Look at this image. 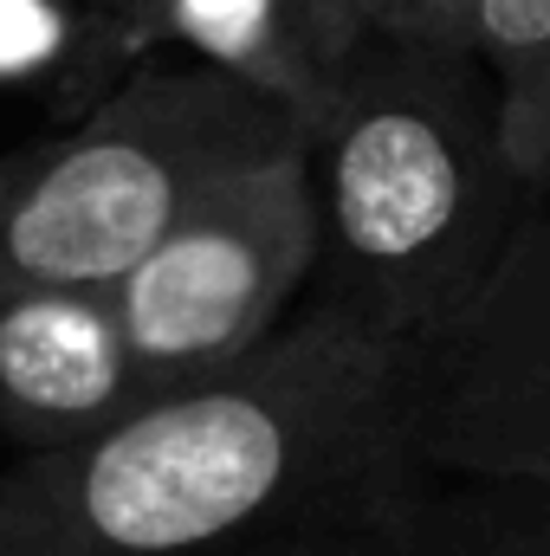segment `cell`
<instances>
[{
  "label": "cell",
  "mask_w": 550,
  "mask_h": 556,
  "mask_svg": "<svg viewBox=\"0 0 550 556\" xmlns=\"http://www.w3.org/2000/svg\"><path fill=\"white\" fill-rule=\"evenodd\" d=\"M402 453L414 472L550 485V201L486 285L409 343Z\"/></svg>",
  "instance_id": "5"
},
{
  "label": "cell",
  "mask_w": 550,
  "mask_h": 556,
  "mask_svg": "<svg viewBox=\"0 0 550 556\" xmlns=\"http://www.w3.org/2000/svg\"><path fill=\"white\" fill-rule=\"evenodd\" d=\"M409 343L304 304L266 350L0 472V556H260L409 472Z\"/></svg>",
  "instance_id": "1"
},
{
  "label": "cell",
  "mask_w": 550,
  "mask_h": 556,
  "mask_svg": "<svg viewBox=\"0 0 550 556\" xmlns=\"http://www.w3.org/2000/svg\"><path fill=\"white\" fill-rule=\"evenodd\" d=\"M370 518L396 556H550V485L545 479H447L396 472Z\"/></svg>",
  "instance_id": "8"
},
{
  "label": "cell",
  "mask_w": 550,
  "mask_h": 556,
  "mask_svg": "<svg viewBox=\"0 0 550 556\" xmlns=\"http://www.w3.org/2000/svg\"><path fill=\"white\" fill-rule=\"evenodd\" d=\"M85 7L72 0H0V85L72 65Z\"/></svg>",
  "instance_id": "10"
},
{
  "label": "cell",
  "mask_w": 550,
  "mask_h": 556,
  "mask_svg": "<svg viewBox=\"0 0 550 556\" xmlns=\"http://www.w3.org/2000/svg\"><path fill=\"white\" fill-rule=\"evenodd\" d=\"M298 142L253 85L149 59L72 130L0 155V278L117 285L208 188Z\"/></svg>",
  "instance_id": "3"
},
{
  "label": "cell",
  "mask_w": 550,
  "mask_h": 556,
  "mask_svg": "<svg viewBox=\"0 0 550 556\" xmlns=\"http://www.w3.org/2000/svg\"><path fill=\"white\" fill-rule=\"evenodd\" d=\"M473 59L499 91L512 168L550 201V0H473Z\"/></svg>",
  "instance_id": "9"
},
{
  "label": "cell",
  "mask_w": 550,
  "mask_h": 556,
  "mask_svg": "<svg viewBox=\"0 0 550 556\" xmlns=\"http://www.w3.org/2000/svg\"><path fill=\"white\" fill-rule=\"evenodd\" d=\"M376 33L473 52V0H357Z\"/></svg>",
  "instance_id": "12"
},
{
  "label": "cell",
  "mask_w": 550,
  "mask_h": 556,
  "mask_svg": "<svg viewBox=\"0 0 550 556\" xmlns=\"http://www.w3.org/2000/svg\"><path fill=\"white\" fill-rule=\"evenodd\" d=\"M304 162L324 260L304 304L421 343L499 266L545 194L512 168L499 91L460 46L370 33L317 124Z\"/></svg>",
  "instance_id": "2"
},
{
  "label": "cell",
  "mask_w": 550,
  "mask_h": 556,
  "mask_svg": "<svg viewBox=\"0 0 550 556\" xmlns=\"http://www.w3.org/2000/svg\"><path fill=\"white\" fill-rule=\"evenodd\" d=\"M370 498H376V492H370ZM370 498L350 505V511H324V518L285 531V538H273L260 556H396V544L383 538V525L370 518Z\"/></svg>",
  "instance_id": "11"
},
{
  "label": "cell",
  "mask_w": 550,
  "mask_h": 556,
  "mask_svg": "<svg viewBox=\"0 0 550 556\" xmlns=\"http://www.w3.org/2000/svg\"><path fill=\"white\" fill-rule=\"evenodd\" d=\"M324 260V220L304 142L208 188L111 285L117 324L149 395L240 369L304 311Z\"/></svg>",
  "instance_id": "4"
},
{
  "label": "cell",
  "mask_w": 550,
  "mask_h": 556,
  "mask_svg": "<svg viewBox=\"0 0 550 556\" xmlns=\"http://www.w3.org/2000/svg\"><path fill=\"white\" fill-rule=\"evenodd\" d=\"M370 33L357 0H91L59 98L91 111L155 52H188V65L253 85L311 130Z\"/></svg>",
  "instance_id": "6"
},
{
  "label": "cell",
  "mask_w": 550,
  "mask_h": 556,
  "mask_svg": "<svg viewBox=\"0 0 550 556\" xmlns=\"http://www.w3.org/2000/svg\"><path fill=\"white\" fill-rule=\"evenodd\" d=\"M142 402L149 382L111 285L0 278V433L20 459L78 446Z\"/></svg>",
  "instance_id": "7"
}]
</instances>
